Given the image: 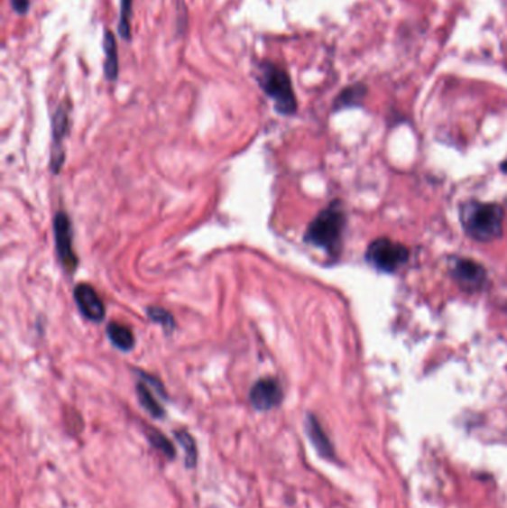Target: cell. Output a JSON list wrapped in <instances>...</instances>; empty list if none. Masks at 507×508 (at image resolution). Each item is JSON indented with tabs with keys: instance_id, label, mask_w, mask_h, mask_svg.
Wrapping results in <instances>:
<instances>
[{
	"instance_id": "cell-1",
	"label": "cell",
	"mask_w": 507,
	"mask_h": 508,
	"mask_svg": "<svg viewBox=\"0 0 507 508\" xmlns=\"http://www.w3.org/2000/svg\"><path fill=\"white\" fill-rule=\"evenodd\" d=\"M458 217L466 236L476 243H493L503 236L504 208L499 202L467 199L458 207Z\"/></svg>"
},
{
	"instance_id": "cell-2",
	"label": "cell",
	"mask_w": 507,
	"mask_h": 508,
	"mask_svg": "<svg viewBox=\"0 0 507 508\" xmlns=\"http://www.w3.org/2000/svg\"><path fill=\"white\" fill-rule=\"evenodd\" d=\"M346 227L347 211L343 202L335 199L309 223L305 231L304 243L320 248L332 259H338L343 253Z\"/></svg>"
},
{
	"instance_id": "cell-3",
	"label": "cell",
	"mask_w": 507,
	"mask_h": 508,
	"mask_svg": "<svg viewBox=\"0 0 507 508\" xmlns=\"http://www.w3.org/2000/svg\"><path fill=\"white\" fill-rule=\"evenodd\" d=\"M256 80L267 97L274 101L277 114L292 116L298 110L292 79L283 68L271 61H263L256 70Z\"/></svg>"
},
{
	"instance_id": "cell-4",
	"label": "cell",
	"mask_w": 507,
	"mask_h": 508,
	"mask_svg": "<svg viewBox=\"0 0 507 508\" xmlns=\"http://www.w3.org/2000/svg\"><path fill=\"white\" fill-rule=\"evenodd\" d=\"M410 259V248L385 236L373 240L364 253L366 263L383 273L399 272L403 266L408 265Z\"/></svg>"
},
{
	"instance_id": "cell-5",
	"label": "cell",
	"mask_w": 507,
	"mask_h": 508,
	"mask_svg": "<svg viewBox=\"0 0 507 508\" xmlns=\"http://www.w3.org/2000/svg\"><path fill=\"white\" fill-rule=\"evenodd\" d=\"M447 271L456 286L467 293H481L490 284L485 266L469 257H449Z\"/></svg>"
},
{
	"instance_id": "cell-6",
	"label": "cell",
	"mask_w": 507,
	"mask_h": 508,
	"mask_svg": "<svg viewBox=\"0 0 507 508\" xmlns=\"http://www.w3.org/2000/svg\"><path fill=\"white\" fill-rule=\"evenodd\" d=\"M54 240L60 263L69 273L77 271L79 265L75 248H73L72 222L66 211H59L54 217Z\"/></svg>"
},
{
	"instance_id": "cell-7",
	"label": "cell",
	"mask_w": 507,
	"mask_h": 508,
	"mask_svg": "<svg viewBox=\"0 0 507 508\" xmlns=\"http://www.w3.org/2000/svg\"><path fill=\"white\" fill-rule=\"evenodd\" d=\"M284 391L279 379L261 378L250 388L249 402L252 408L258 411H270L281 406Z\"/></svg>"
},
{
	"instance_id": "cell-8",
	"label": "cell",
	"mask_w": 507,
	"mask_h": 508,
	"mask_svg": "<svg viewBox=\"0 0 507 508\" xmlns=\"http://www.w3.org/2000/svg\"><path fill=\"white\" fill-rule=\"evenodd\" d=\"M73 299L77 303L78 309L85 319L93 323H100L106 317V307L103 303L100 294L87 282H80L73 291Z\"/></svg>"
},
{
	"instance_id": "cell-9",
	"label": "cell",
	"mask_w": 507,
	"mask_h": 508,
	"mask_svg": "<svg viewBox=\"0 0 507 508\" xmlns=\"http://www.w3.org/2000/svg\"><path fill=\"white\" fill-rule=\"evenodd\" d=\"M69 130V109L66 106H59V109L52 116V149L51 170L54 174H59L63 169L64 151L63 140Z\"/></svg>"
},
{
	"instance_id": "cell-10",
	"label": "cell",
	"mask_w": 507,
	"mask_h": 508,
	"mask_svg": "<svg viewBox=\"0 0 507 508\" xmlns=\"http://www.w3.org/2000/svg\"><path fill=\"white\" fill-rule=\"evenodd\" d=\"M305 433L309 436V440L318 450L321 458L332 461L335 457L334 446L330 443L329 437L326 436L325 429L321 427L318 418L313 413H309L305 418Z\"/></svg>"
},
{
	"instance_id": "cell-11",
	"label": "cell",
	"mask_w": 507,
	"mask_h": 508,
	"mask_svg": "<svg viewBox=\"0 0 507 508\" xmlns=\"http://www.w3.org/2000/svg\"><path fill=\"white\" fill-rule=\"evenodd\" d=\"M103 52H105V63H103L105 76L110 82H115L119 76L118 47H116L115 34L107 29L105 30V36H103Z\"/></svg>"
},
{
	"instance_id": "cell-12",
	"label": "cell",
	"mask_w": 507,
	"mask_h": 508,
	"mask_svg": "<svg viewBox=\"0 0 507 508\" xmlns=\"http://www.w3.org/2000/svg\"><path fill=\"white\" fill-rule=\"evenodd\" d=\"M135 394L139 399V403L144 411H148L149 415L155 418V420H162L165 416V409L157 399V393H153L152 388L149 387L148 383L144 381H140L135 385Z\"/></svg>"
},
{
	"instance_id": "cell-13",
	"label": "cell",
	"mask_w": 507,
	"mask_h": 508,
	"mask_svg": "<svg viewBox=\"0 0 507 508\" xmlns=\"http://www.w3.org/2000/svg\"><path fill=\"white\" fill-rule=\"evenodd\" d=\"M106 335L109 337L110 344L114 345L115 348L121 349L124 353H128L134 348L135 337L132 328L127 326L118 323H109L106 328Z\"/></svg>"
},
{
	"instance_id": "cell-14",
	"label": "cell",
	"mask_w": 507,
	"mask_h": 508,
	"mask_svg": "<svg viewBox=\"0 0 507 508\" xmlns=\"http://www.w3.org/2000/svg\"><path fill=\"white\" fill-rule=\"evenodd\" d=\"M143 431L146 440L149 441V445L152 446L153 449L160 450L161 454L171 459V461L176 458V448L164 434L161 433L160 429L144 425Z\"/></svg>"
},
{
	"instance_id": "cell-15",
	"label": "cell",
	"mask_w": 507,
	"mask_h": 508,
	"mask_svg": "<svg viewBox=\"0 0 507 508\" xmlns=\"http://www.w3.org/2000/svg\"><path fill=\"white\" fill-rule=\"evenodd\" d=\"M174 439L178 440L179 446L185 452V466L187 468H195L197 462H198V448H197V443H195L192 434L187 431V429H179V431H174Z\"/></svg>"
},
{
	"instance_id": "cell-16",
	"label": "cell",
	"mask_w": 507,
	"mask_h": 508,
	"mask_svg": "<svg viewBox=\"0 0 507 508\" xmlns=\"http://www.w3.org/2000/svg\"><path fill=\"white\" fill-rule=\"evenodd\" d=\"M364 94H366V89L362 85H353L350 88L344 89L343 93L339 94L336 100H335V112L348 109V107H357V106L362 105Z\"/></svg>"
},
{
	"instance_id": "cell-17",
	"label": "cell",
	"mask_w": 507,
	"mask_h": 508,
	"mask_svg": "<svg viewBox=\"0 0 507 508\" xmlns=\"http://www.w3.org/2000/svg\"><path fill=\"white\" fill-rule=\"evenodd\" d=\"M133 0H119V36L124 41L132 39Z\"/></svg>"
},
{
	"instance_id": "cell-18",
	"label": "cell",
	"mask_w": 507,
	"mask_h": 508,
	"mask_svg": "<svg viewBox=\"0 0 507 508\" xmlns=\"http://www.w3.org/2000/svg\"><path fill=\"white\" fill-rule=\"evenodd\" d=\"M146 314H148L149 319H152V321L160 324L161 328H164L165 333H171L174 328H176L173 315L170 314L164 308L149 307L148 309H146Z\"/></svg>"
},
{
	"instance_id": "cell-19",
	"label": "cell",
	"mask_w": 507,
	"mask_h": 508,
	"mask_svg": "<svg viewBox=\"0 0 507 508\" xmlns=\"http://www.w3.org/2000/svg\"><path fill=\"white\" fill-rule=\"evenodd\" d=\"M11 6L18 15H24L30 8V0H11Z\"/></svg>"
},
{
	"instance_id": "cell-20",
	"label": "cell",
	"mask_w": 507,
	"mask_h": 508,
	"mask_svg": "<svg viewBox=\"0 0 507 508\" xmlns=\"http://www.w3.org/2000/svg\"><path fill=\"white\" fill-rule=\"evenodd\" d=\"M500 171L504 172V174H507V160L503 161V162L500 164Z\"/></svg>"
}]
</instances>
